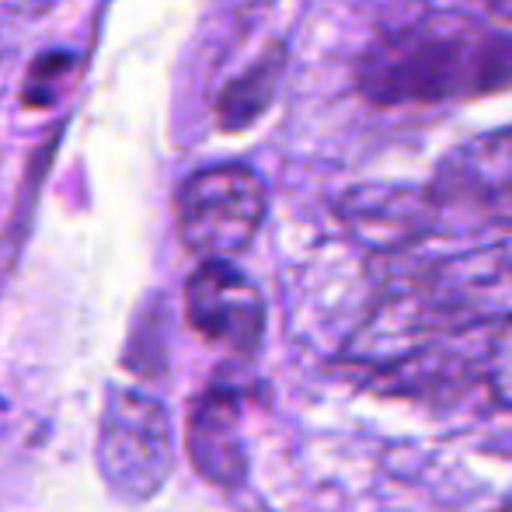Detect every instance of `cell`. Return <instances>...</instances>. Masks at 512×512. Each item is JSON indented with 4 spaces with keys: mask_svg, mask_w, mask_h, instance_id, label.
<instances>
[{
    "mask_svg": "<svg viewBox=\"0 0 512 512\" xmlns=\"http://www.w3.org/2000/svg\"><path fill=\"white\" fill-rule=\"evenodd\" d=\"M356 88L380 108L512 91V32L460 14L411 21L366 46L356 63Z\"/></svg>",
    "mask_w": 512,
    "mask_h": 512,
    "instance_id": "1",
    "label": "cell"
},
{
    "mask_svg": "<svg viewBox=\"0 0 512 512\" xmlns=\"http://www.w3.org/2000/svg\"><path fill=\"white\" fill-rule=\"evenodd\" d=\"M269 213V189L248 164H209L178 185L175 223L199 258H234L255 241Z\"/></svg>",
    "mask_w": 512,
    "mask_h": 512,
    "instance_id": "2",
    "label": "cell"
},
{
    "mask_svg": "<svg viewBox=\"0 0 512 512\" xmlns=\"http://www.w3.org/2000/svg\"><path fill=\"white\" fill-rule=\"evenodd\" d=\"M98 471L122 502H147L175 471L171 418L161 401L112 387L98 425Z\"/></svg>",
    "mask_w": 512,
    "mask_h": 512,
    "instance_id": "3",
    "label": "cell"
},
{
    "mask_svg": "<svg viewBox=\"0 0 512 512\" xmlns=\"http://www.w3.org/2000/svg\"><path fill=\"white\" fill-rule=\"evenodd\" d=\"M185 317L213 349L255 359L265 338V300L230 258H203L185 283Z\"/></svg>",
    "mask_w": 512,
    "mask_h": 512,
    "instance_id": "4",
    "label": "cell"
},
{
    "mask_svg": "<svg viewBox=\"0 0 512 512\" xmlns=\"http://www.w3.org/2000/svg\"><path fill=\"white\" fill-rule=\"evenodd\" d=\"M241 398L230 387H206L189 408L185 450L199 478L220 488L244 485V446H241Z\"/></svg>",
    "mask_w": 512,
    "mask_h": 512,
    "instance_id": "5",
    "label": "cell"
},
{
    "mask_svg": "<svg viewBox=\"0 0 512 512\" xmlns=\"http://www.w3.org/2000/svg\"><path fill=\"white\" fill-rule=\"evenodd\" d=\"M439 185L478 203H512V126L453 150L439 168Z\"/></svg>",
    "mask_w": 512,
    "mask_h": 512,
    "instance_id": "6",
    "label": "cell"
},
{
    "mask_svg": "<svg viewBox=\"0 0 512 512\" xmlns=\"http://www.w3.org/2000/svg\"><path fill=\"white\" fill-rule=\"evenodd\" d=\"M283 67H286V49L269 46L265 56H258L244 74H237L220 91V102H216V122H220V129L241 133L251 122L262 119L265 108L276 98V84L283 77Z\"/></svg>",
    "mask_w": 512,
    "mask_h": 512,
    "instance_id": "7",
    "label": "cell"
},
{
    "mask_svg": "<svg viewBox=\"0 0 512 512\" xmlns=\"http://www.w3.org/2000/svg\"><path fill=\"white\" fill-rule=\"evenodd\" d=\"M485 4H488V11H492L495 18L512 25V0H485Z\"/></svg>",
    "mask_w": 512,
    "mask_h": 512,
    "instance_id": "8",
    "label": "cell"
}]
</instances>
